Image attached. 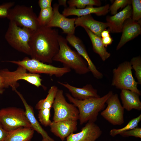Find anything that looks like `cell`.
Listing matches in <instances>:
<instances>
[{
	"mask_svg": "<svg viewBox=\"0 0 141 141\" xmlns=\"http://www.w3.org/2000/svg\"><path fill=\"white\" fill-rule=\"evenodd\" d=\"M59 35L57 29L40 26L33 32L29 42L31 58L52 63L59 50Z\"/></svg>",
	"mask_w": 141,
	"mask_h": 141,
	"instance_id": "1",
	"label": "cell"
},
{
	"mask_svg": "<svg viewBox=\"0 0 141 141\" xmlns=\"http://www.w3.org/2000/svg\"><path fill=\"white\" fill-rule=\"evenodd\" d=\"M113 94L110 91L103 97H92L83 100H79L73 97L69 93L66 95L69 101L78 108L79 112L78 119L80 124L82 125L88 122H95L99 113L104 109L106 102Z\"/></svg>",
	"mask_w": 141,
	"mask_h": 141,
	"instance_id": "2",
	"label": "cell"
},
{
	"mask_svg": "<svg viewBox=\"0 0 141 141\" xmlns=\"http://www.w3.org/2000/svg\"><path fill=\"white\" fill-rule=\"evenodd\" d=\"M59 48L53 61L60 62L63 67L72 69L79 75L90 72L86 61L77 52L72 50L68 44L66 38L59 35Z\"/></svg>",
	"mask_w": 141,
	"mask_h": 141,
	"instance_id": "3",
	"label": "cell"
},
{
	"mask_svg": "<svg viewBox=\"0 0 141 141\" xmlns=\"http://www.w3.org/2000/svg\"><path fill=\"white\" fill-rule=\"evenodd\" d=\"M33 32L29 29L18 26L14 22L10 21L4 37L13 48L30 56L29 43Z\"/></svg>",
	"mask_w": 141,
	"mask_h": 141,
	"instance_id": "4",
	"label": "cell"
},
{
	"mask_svg": "<svg viewBox=\"0 0 141 141\" xmlns=\"http://www.w3.org/2000/svg\"><path fill=\"white\" fill-rule=\"evenodd\" d=\"M132 66L130 62L125 61L119 64L113 70L111 85L121 90H130L141 95L137 88V82L133 77Z\"/></svg>",
	"mask_w": 141,
	"mask_h": 141,
	"instance_id": "5",
	"label": "cell"
},
{
	"mask_svg": "<svg viewBox=\"0 0 141 141\" xmlns=\"http://www.w3.org/2000/svg\"><path fill=\"white\" fill-rule=\"evenodd\" d=\"M8 61L22 67L29 73L44 74L57 77H61L71 71L70 69L67 67H56L27 57L21 61Z\"/></svg>",
	"mask_w": 141,
	"mask_h": 141,
	"instance_id": "6",
	"label": "cell"
},
{
	"mask_svg": "<svg viewBox=\"0 0 141 141\" xmlns=\"http://www.w3.org/2000/svg\"><path fill=\"white\" fill-rule=\"evenodd\" d=\"M32 7L16 5L10 10L7 18L17 25L34 32L40 26Z\"/></svg>",
	"mask_w": 141,
	"mask_h": 141,
	"instance_id": "7",
	"label": "cell"
},
{
	"mask_svg": "<svg viewBox=\"0 0 141 141\" xmlns=\"http://www.w3.org/2000/svg\"><path fill=\"white\" fill-rule=\"evenodd\" d=\"M0 123L8 132L22 127H32L25 111L15 107L0 110Z\"/></svg>",
	"mask_w": 141,
	"mask_h": 141,
	"instance_id": "8",
	"label": "cell"
},
{
	"mask_svg": "<svg viewBox=\"0 0 141 141\" xmlns=\"http://www.w3.org/2000/svg\"><path fill=\"white\" fill-rule=\"evenodd\" d=\"M52 107L54 110L53 121L78 119L79 112L78 108L73 104L67 102L62 89H58Z\"/></svg>",
	"mask_w": 141,
	"mask_h": 141,
	"instance_id": "9",
	"label": "cell"
},
{
	"mask_svg": "<svg viewBox=\"0 0 141 141\" xmlns=\"http://www.w3.org/2000/svg\"><path fill=\"white\" fill-rule=\"evenodd\" d=\"M107 108L101 113V116L114 125H120L124 123V109L117 94L113 93L108 99Z\"/></svg>",
	"mask_w": 141,
	"mask_h": 141,
	"instance_id": "10",
	"label": "cell"
},
{
	"mask_svg": "<svg viewBox=\"0 0 141 141\" xmlns=\"http://www.w3.org/2000/svg\"><path fill=\"white\" fill-rule=\"evenodd\" d=\"M59 5L55 3L53 5V14L46 26L50 28L58 27L61 28L63 33L67 35L74 34L76 27L75 22L76 18H68L60 13Z\"/></svg>",
	"mask_w": 141,
	"mask_h": 141,
	"instance_id": "11",
	"label": "cell"
},
{
	"mask_svg": "<svg viewBox=\"0 0 141 141\" xmlns=\"http://www.w3.org/2000/svg\"><path fill=\"white\" fill-rule=\"evenodd\" d=\"M102 132L99 127L92 122H88L79 132L71 134L66 141H95L101 136Z\"/></svg>",
	"mask_w": 141,
	"mask_h": 141,
	"instance_id": "12",
	"label": "cell"
},
{
	"mask_svg": "<svg viewBox=\"0 0 141 141\" xmlns=\"http://www.w3.org/2000/svg\"><path fill=\"white\" fill-rule=\"evenodd\" d=\"M66 39L68 42L77 50V52L87 62L89 68L93 76L98 79H102V74L97 69L89 57L86 48L81 40L74 34L67 35Z\"/></svg>",
	"mask_w": 141,
	"mask_h": 141,
	"instance_id": "13",
	"label": "cell"
},
{
	"mask_svg": "<svg viewBox=\"0 0 141 141\" xmlns=\"http://www.w3.org/2000/svg\"><path fill=\"white\" fill-rule=\"evenodd\" d=\"M77 120L69 119L57 122L52 121L50 127V131L62 141L77 129Z\"/></svg>",
	"mask_w": 141,
	"mask_h": 141,
	"instance_id": "14",
	"label": "cell"
},
{
	"mask_svg": "<svg viewBox=\"0 0 141 141\" xmlns=\"http://www.w3.org/2000/svg\"><path fill=\"white\" fill-rule=\"evenodd\" d=\"M132 12V6L129 5L115 15L112 16H107L106 20L110 31L112 33L122 32L125 22L131 18Z\"/></svg>",
	"mask_w": 141,
	"mask_h": 141,
	"instance_id": "15",
	"label": "cell"
},
{
	"mask_svg": "<svg viewBox=\"0 0 141 141\" xmlns=\"http://www.w3.org/2000/svg\"><path fill=\"white\" fill-rule=\"evenodd\" d=\"M140 21H134L131 18L127 20L125 22L122 31V35L116 47L117 50L120 49L127 42L134 39L141 34Z\"/></svg>",
	"mask_w": 141,
	"mask_h": 141,
	"instance_id": "16",
	"label": "cell"
},
{
	"mask_svg": "<svg viewBox=\"0 0 141 141\" xmlns=\"http://www.w3.org/2000/svg\"><path fill=\"white\" fill-rule=\"evenodd\" d=\"M76 27L81 26L87 28L97 36L101 37L102 32L108 27V23L96 20L91 14L76 18L75 22Z\"/></svg>",
	"mask_w": 141,
	"mask_h": 141,
	"instance_id": "17",
	"label": "cell"
},
{
	"mask_svg": "<svg viewBox=\"0 0 141 141\" xmlns=\"http://www.w3.org/2000/svg\"><path fill=\"white\" fill-rule=\"evenodd\" d=\"M59 84L67 88L74 98L79 100H83L92 97H98L97 90L90 84H87L82 88L72 86L68 83H64L58 81Z\"/></svg>",
	"mask_w": 141,
	"mask_h": 141,
	"instance_id": "18",
	"label": "cell"
},
{
	"mask_svg": "<svg viewBox=\"0 0 141 141\" xmlns=\"http://www.w3.org/2000/svg\"><path fill=\"white\" fill-rule=\"evenodd\" d=\"M109 4L97 7H87L82 9H78L75 7H68L65 8L62 11V14L66 17L74 15L79 17L94 14L100 16L105 15L109 11Z\"/></svg>",
	"mask_w": 141,
	"mask_h": 141,
	"instance_id": "19",
	"label": "cell"
},
{
	"mask_svg": "<svg viewBox=\"0 0 141 141\" xmlns=\"http://www.w3.org/2000/svg\"><path fill=\"white\" fill-rule=\"evenodd\" d=\"M15 91L18 95L23 104L25 109L26 116L32 127L34 130L40 134L43 139H45L47 141H55L49 136L41 126L35 116L33 108L28 104L22 94L16 90H15Z\"/></svg>",
	"mask_w": 141,
	"mask_h": 141,
	"instance_id": "20",
	"label": "cell"
},
{
	"mask_svg": "<svg viewBox=\"0 0 141 141\" xmlns=\"http://www.w3.org/2000/svg\"><path fill=\"white\" fill-rule=\"evenodd\" d=\"M137 93L130 90H121L120 97L124 109L130 111L133 109L141 110V102L139 96Z\"/></svg>",
	"mask_w": 141,
	"mask_h": 141,
	"instance_id": "21",
	"label": "cell"
},
{
	"mask_svg": "<svg viewBox=\"0 0 141 141\" xmlns=\"http://www.w3.org/2000/svg\"><path fill=\"white\" fill-rule=\"evenodd\" d=\"M34 132L32 127H19L8 132L4 141H30Z\"/></svg>",
	"mask_w": 141,
	"mask_h": 141,
	"instance_id": "22",
	"label": "cell"
},
{
	"mask_svg": "<svg viewBox=\"0 0 141 141\" xmlns=\"http://www.w3.org/2000/svg\"><path fill=\"white\" fill-rule=\"evenodd\" d=\"M84 28L91 40L94 51L99 55L103 61L106 60L110 57L111 54L104 45L101 38L97 36L87 28Z\"/></svg>",
	"mask_w": 141,
	"mask_h": 141,
	"instance_id": "23",
	"label": "cell"
},
{
	"mask_svg": "<svg viewBox=\"0 0 141 141\" xmlns=\"http://www.w3.org/2000/svg\"><path fill=\"white\" fill-rule=\"evenodd\" d=\"M58 89V87L56 86H51L45 98L40 100L37 103L36 105V109L39 110L43 109H51Z\"/></svg>",
	"mask_w": 141,
	"mask_h": 141,
	"instance_id": "24",
	"label": "cell"
},
{
	"mask_svg": "<svg viewBox=\"0 0 141 141\" xmlns=\"http://www.w3.org/2000/svg\"><path fill=\"white\" fill-rule=\"evenodd\" d=\"M67 3L69 7L80 9L87 7H92L94 5L99 7L101 4V1L98 0H69Z\"/></svg>",
	"mask_w": 141,
	"mask_h": 141,
	"instance_id": "25",
	"label": "cell"
},
{
	"mask_svg": "<svg viewBox=\"0 0 141 141\" xmlns=\"http://www.w3.org/2000/svg\"><path fill=\"white\" fill-rule=\"evenodd\" d=\"M141 120V114L137 117L131 120L127 125L121 128L111 129L110 132V134L112 137H114L116 135L128 131L138 127V124Z\"/></svg>",
	"mask_w": 141,
	"mask_h": 141,
	"instance_id": "26",
	"label": "cell"
},
{
	"mask_svg": "<svg viewBox=\"0 0 141 141\" xmlns=\"http://www.w3.org/2000/svg\"><path fill=\"white\" fill-rule=\"evenodd\" d=\"M53 9L51 7L41 9L38 20L40 26H46L50 20L53 14Z\"/></svg>",
	"mask_w": 141,
	"mask_h": 141,
	"instance_id": "27",
	"label": "cell"
},
{
	"mask_svg": "<svg viewBox=\"0 0 141 141\" xmlns=\"http://www.w3.org/2000/svg\"><path fill=\"white\" fill-rule=\"evenodd\" d=\"M130 62L132 68L135 71V77L139 84H141V57L140 56L134 57Z\"/></svg>",
	"mask_w": 141,
	"mask_h": 141,
	"instance_id": "28",
	"label": "cell"
},
{
	"mask_svg": "<svg viewBox=\"0 0 141 141\" xmlns=\"http://www.w3.org/2000/svg\"><path fill=\"white\" fill-rule=\"evenodd\" d=\"M132 4V18L134 21H140L141 18V1L140 0H131Z\"/></svg>",
	"mask_w": 141,
	"mask_h": 141,
	"instance_id": "29",
	"label": "cell"
},
{
	"mask_svg": "<svg viewBox=\"0 0 141 141\" xmlns=\"http://www.w3.org/2000/svg\"><path fill=\"white\" fill-rule=\"evenodd\" d=\"M51 109L39 110L38 118L41 124L45 126H50L52 121L50 120Z\"/></svg>",
	"mask_w": 141,
	"mask_h": 141,
	"instance_id": "30",
	"label": "cell"
},
{
	"mask_svg": "<svg viewBox=\"0 0 141 141\" xmlns=\"http://www.w3.org/2000/svg\"><path fill=\"white\" fill-rule=\"evenodd\" d=\"M131 0H116L110 6L109 11L111 14L114 15L117 13L119 9L125 7L128 5H131Z\"/></svg>",
	"mask_w": 141,
	"mask_h": 141,
	"instance_id": "31",
	"label": "cell"
},
{
	"mask_svg": "<svg viewBox=\"0 0 141 141\" xmlns=\"http://www.w3.org/2000/svg\"><path fill=\"white\" fill-rule=\"evenodd\" d=\"M14 2H9L0 4V18H7L10 10L14 6Z\"/></svg>",
	"mask_w": 141,
	"mask_h": 141,
	"instance_id": "32",
	"label": "cell"
},
{
	"mask_svg": "<svg viewBox=\"0 0 141 141\" xmlns=\"http://www.w3.org/2000/svg\"><path fill=\"white\" fill-rule=\"evenodd\" d=\"M124 137L133 136L141 138V128L137 127L131 130L124 132L120 134Z\"/></svg>",
	"mask_w": 141,
	"mask_h": 141,
	"instance_id": "33",
	"label": "cell"
},
{
	"mask_svg": "<svg viewBox=\"0 0 141 141\" xmlns=\"http://www.w3.org/2000/svg\"><path fill=\"white\" fill-rule=\"evenodd\" d=\"M52 0H39L38 5L41 9H45L51 7Z\"/></svg>",
	"mask_w": 141,
	"mask_h": 141,
	"instance_id": "34",
	"label": "cell"
},
{
	"mask_svg": "<svg viewBox=\"0 0 141 141\" xmlns=\"http://www.w3.org/2000/svg\"><path fill=\"white\" fill-rule=\"evenodd\" d=\"M8 132L5 130L0 123V141H4Z\"/></svg>",
	"mask_w": 141,
	"mask_h": 141,
	"instance_id": "35",
	"label": "cell"
},
{
	"mask_svg": "<svg viewBox=\"0 0 141 141\" xmlns=\"http://www.w3.org/2000/svg\"><path fill=\"white\" fill-rule=\"evenodd\" d=\"M102 40L104 45L106 48L108 45L111 44L113 41V39L110 36L102 38Z\"/></svg>",
	"mask_w": 141,
	"mask_h": 141,
	"instance_id": "36",
	"label": "cell"
},
{
	"mask_svg": "<svg viewBox=\"0 0 141 141\" xmlns=\"http://www.w3.org/2000/svg\"><path fill=\"white\" fill-rule=\"evenodd\" d=\"M6 88L4 78L0 74V90H3V88Z\"/></svg>",
	"mask_w": 141,
	"mask_h": 141,
	"instance_id": "37",
	"label": "cell"
},
{
	"mask_svg": "<svg viewBox=\"0 0 141 141\" xmlns=\"http://www.w3.org/2000/svg\"><path fill=\"white\" fill-rule=\"evenodd\" d=\"M110 32L109 29H105L103 30L101 33V38H104L110 36L109 34Z\"/></svg>",
	"mask_w": 141,
	"mask_h": 141,
	"instance_id": "38",
	"label": "cell"
},
{
	"mask_svg": "<svg viewBox=\"0 0 141 141\" xmlns=\"http://www.w3.org/2000/svg\"><path fill=\"white\" fill-rule=\"evenodd\" d=\"M67 1L66 0H58L59 3L58 4L59 5H62L64 6L65 8L67 7L66 2Z\"/></svg>",
	"mask_w": 141,
	"mask_h": 141,
	"instance_id": "39",
	"label": "cell"
},
{
	"mask_svg": "<svg viewBox=\"0 0 141 141\" xmlns=\"http://www.w3.org/2000/svg\"><path fill=\"white\" fill-rule=\"evenodd\" d=\"M41 141H47L44 139H43Z\"/></svg>",
	"mask_w": 141,
	"mask_h": 141,
	"instance_id": "40",
	"label": "cell"
},
{
	"mask_svg": "<svg viewBox=\"0 0 141 141\" xmlns=\"http://www.w3.org/2000/svg\"><path fill=\"white\" fill-rule=\"evenodd\" d=\"M3 91V90H0V94L2 93Z\"/></svg>",
	"mask_w": 141,
	"mask_h": 141,
	"instance_id": "41",
	"label": "cell"
},
{
	"mask_svg": "<svg viewBox=\"0 0 141 141\" xmlns=\"http://www.w3.org/2000/svg\"><path fill=\"white\" fill-rule=\"evenodd\" d=\"M116 141H119V140H116Z\"/></svg>",
	"mask_w": 141,
	"mask_h": 141,
	"instance_id": "42",
	"label": "cell"
}]
</instances>
